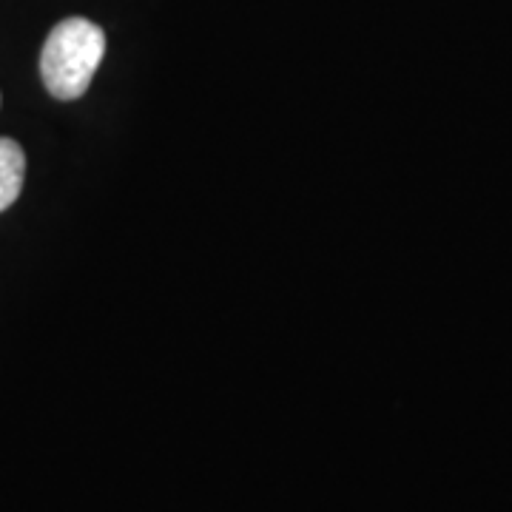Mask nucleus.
<instances>
[{
	"label": "nucleus",
	"mask_w": 512,
	"mask_h": 512,
	"mask_svg": "<svg viewBox=\"0 0 512 512\" xmlns=\"http://www.w3.org/2000/svg\"><path fill=\"white\" fill-rule=\"evenodd\" d=\"M106 55L103 29L86 18H66L49 32L40 52V77L57 100H77L89 92Z\"/></svg>",
	"instance_id": "nucleus-1"
},
{
	"label": "nucleus",
	"mask_w": 512,
	"mask_h": 512,
	"mask_svg": "<svg viewBox=\"0 0 512 512\" xmlns=\"http://www.w3.org/2000/svg\"><path fill=\"white\" fill-rule=\"evenodd\" d=\"M23 180H26V154L15 140L0 137V211H6L9 205L23 191Z\"/></svg>",
	"instance_id": "nucleus-2"
}]
</instances>
